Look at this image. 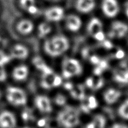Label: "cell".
I'll return each instance as SVG.
<instances>
[{"label": "cell", "mask_w": 128, "mask_h": 128, "mask_svg": "<svg viewBox=\"0 0 128 128\" xmlns=\"http://www.w3.org/2000/svg\"><path fill=\"white\" fill-rule=\"evenodd\" d=\"M86 128H94L93 124H92V122H90V124H88L87 125V127H86Z\"/></svg>", "instance_id": "cell-41"}, {"label": "cell", "mask_w": 128, "mask_h": 128, "mask_svg": "<svg viewBox=\"0 0 128 128\" xmlns=\"http://www.w3.org/2000/svg\"><path fill=\"white\" fill-rule=\"evenodd\" d=\"M54 57L60 56L66 52L69 48L70 44L68 40L62 36H57L50 39Z\"/></svg>", "instance_id": "cell-4"}, {"label": "cell", "mask_w": 128, "mask_h": 128, "mask_svg": "<svg viewBox=\"0 0 128 128\" xmlns=\"http://www.w3.org/2000/svg\"><path fill=\"white\" fill-rule=\"evenodd\" d=\"M54 102L59 106H63L66 102V98L62 94H57L54 99Z\"/></svg>", "instance_id": "cell-25"}, {"label": "cell", "mask_w": 128, "mask_h": 128, "mask_svg": "<svg viewBox=\"0 0 128 128\" xmlns=\"http://www.w3.org/2000/svg\"><path fill=\"white\" fill-rule=\"evenodd\" d=\"M71 94L74 98L78 99V100L83 101L85 98L83 86H82L81 85H79L76 88H73V89L71 90Z\"/></svg>", "instance_id": "cell-20"}, {"label": "cell", "mask_w": 128, "mask_h": 128, "mask_svg": "<svg viewBox=\"0 0 128 128\" xmlns=\"http://www.w3.org/2000/svg\"><path fill=\"white\" fill-rule=\"evenodd\" d=\"M115 81L121 84L128 83V68L122 67L116 71L114 76Z\"/></svg>", "instance_id": "cell-16"}, {"label": "cell", "mask_w": 128, "mask_h": 128, "mask_svg": "<svg viewBox=\"0 0 128 128\" xmlns=\"http://www.w3.org/2000/svg\"><path fill=\"white\" fill-rule=\"evenodd\" d=\"M128 32V26L126 24L120 21H115L112 24L111 31L110 33L111 37L121 38L124 37Z\"/></svg>", "instance_id": "cell-7"}, {"label": "cell", "mask_w": 128, "mask_h": 128, "mask_svg": "<svg viewBox=\"0 0 128 128\" xmlns=\"http://www.w3.org/2000/svg\"><path fill=\"white\" fill-rule=\"evenodd\" d=\"M27 11H28V12H30L31 14H35L38 12V9L36 7V6L34 5V6H31L30 8H29L28 10Z\"/></svg>", "instance_id": "cell-37"}, {"label": "cell", "mask_w": 128, "mask_h": 128, "mask_svg": "<svg viewBox=\"0 0 128 128\" xmlns=\"http://www.w3.org/2000/svg\"><path fill=\"white\" fill-rule=\"evenodd\" d=\"M98 105V104L96 98L94 96H90L88 99V106L89 109L91 110L96 108Z\"/></svg>", "instance_id": "cell-26"}, {"label": "cell", "mask_w": 128, "mask_h": 128, "mask_svg": "<svg viewBox=\"0 0 128 128\" xmlns=\"http://www.w3.org/2000/svg\"><path fill=\"white\" fill-rule=\"evenodd\" d=\"M54 73L50 74H42V80H41V85L43 88L49 90L53 87V81L54 77Z\"/></svg>", "instance_id": "cell-18"}, {"label": "cell", "mask_w": 128, "mask_h": 128, "mask_svg": "<svg viewBox=\"0 0 128 128\" xmlns=\"http://www.w3.org/2000/svg\"><path fill=\"white\" fill-rule=\"evenodd\" d=\"M50 1H60V0H50Z\"/></svg>", "instance_id": "cell-43"}, {"label": "cell", "mask_w": 128, "mask_h": 128, "mask_svg": "<svg viewBox=\"0 0 128 128\" xmlns=\"http://www.w3.org/2000/svg\"><path fill=\"white\" fill-rule=\"evenodd\" d=\"M20 4L24 9L28 10L29 8L35 5V0H20Z\"/></svg>", "instance_id": "cell-24"}, {"label": "cell", "mask_w": 128, "mask_h": 128, "mask_svg": "<svg viewBox=\"0 0 128 128\" xmlns=\"http://www.w3.org/2000/svg\"><path fill=\"white\" fill-rule=\"evenodd\" d=\"M82 69L78 60L72 58H66L62 64V76L69 79L74 76H79L82 73Z\"/></svg>", "instance_id": "cell-2"}, {"label": "cell", "mask_w": 128, "mask_h": 128, "mask_svg": "<svg viewBox=\"0 0 128 128\" xmlns=\"http://www.w3.org/2000/svg\"><path fill=\"white\" fill-rule=\"evenodd\" d=\"M62 83V79L58 75H54L53 81V87H58L60 86Z\"/></svg>", "instance_id": "cell-28"}, {"label": "cell", "mask_w": 128, "mask_h": 128, "mask_svg": "<svg viewBox=\"0 0 128 128\" xmlns=\"http://www.w3.org/2000/svg\"><path fill=\"white\" fill-rule=\"evenodd\" d=\"M64 87L65 89H66L67 90H72L73 89V85H72V83L71 82H66V83L64 84Z\"/></svg>", "instance_id": "cell-38"}, {"label": "cell", "mask_w": 128, "mask_h": 128, "mask_svg": "<svg viewBox=\"0 0 128 128\" xmlns=\"http://www.w3.org/2000/svg\"><path fill=\"white\" fill-rule=\"evenodd\" d=\"M28 128V127H25V128Z\"/></svg>", "instance_id": "cell-44"}, {"label": "cell", "mask_w": 128, "mask_h": 128, "mask_svg": "<svg viewBox=\"0 0 128 128\" xmlns=\"http://www.w3.org/2000/svg\"><path fill=\"white\" fill-rule=\"evenodd\" d=\"M16 119L10 111H4L0 113V128H15Z\"/></svg>", "instance_id": "cell-6"}, {"label": "cell", "mask_w": 128, "mask_h": 128, "mask_svg": "<svg viewBox=\"0 0 128 128\" xmlns=\"http://www.w3.org/2000/svg\"><path fill=\"white\" fill-rule=\"evenodd\" d=\"M86 84L90 88H92L94 84V81L93 79L90 78H88L86 81Z\"/></svg>", "instance_id": "cell-34"}, {"label": "cell", "mask_w": 128, "mask_h": 128, "mask_svg": "<svg viewBox=\"0 0 128 128\" xmlns=\"http://www.w3.org/2000/svg\"><path fill=\"white\" fill-rule=\"evenodd\" d=\"M97 66H100V67L104 71V70H105L106 69H107L108 62H106V61H104V60H100V62H99V64Z\"/></svg>", "instance_id": "cell-31"}, {"label": "cell", "mask_w": 128, "mask_h": 128, "mask_svg": "<svg viewBox=\"0 0 128 128\" xmlns=\"http://www.w3.org/2000/svg\"><path fill=\"white\" fill-rule=\"evenodd\" d=\"M81 110L84 111L86 113H88V112H90V110L89 109L88 106V104H82L81 105Z\"/></svg>", "instance_id": "cell-40"}, {"label": "cell", "mask_w": 128, "mask_h": 128, "mask_svg": "<svg viewBox=\"0 0 128 128\" xmlns=\"http://www.w3.org/2000/svg\"><path fill=\"white\" fill-rule=\"evenodd\" d=\"M94 37L96 39V40L100 41H103L105 40V35L104 34V32L102 31H100L98 33H96V34L94 35Z\"/></svg>", "instance_id": "cell-30"}, {"label": "cell", "mask_w": 128, "mask_h": 128, "mask_svg": "<svg viewBox=\"0 0 128 128\" xmlns=\"http://www.w3.org/2000/svg\"><path fill=\"white\" fill-rule=\"evenodd\" d=\"M28 50L24 46L21 44H16L13 46L11 51V56L13 58L24 60L28 56Z\"/></svg>", "instance_id": "cell-12"}, {"label": "cell", "mask_w": 128, "mask_h": 128, "mask_svg": "<svg viewBox=\"0 0 128 128\" xmlns=\"http://www.w3.org/2000/svg\"><path fill=\"white\" fill-rule=\"evenodd\" d=\"M7 78L6 71L3 68V66H0V82H2L6 80Z\"/></svg>", "instance_id": "cell-29"}, {"label": "cell", "mask_w": 128, "mask_h": 128, "mask_svg": "<svg viewBox=\"0 0 128 128\" xmlns=\"http://www.w3.org/2000/svg\"><path fill=\"white\" fill-rule=\"evenodd\" d=\"M103 46H104L106 49H108V50H110V49L112 48L113 45L111 43V41L104 40L103 41Z\"/></svg>", "instance_id": "cell-33"}, {"label": "cell", "mask_w": 128, "mask_h": 128, "mask_svg": "<svg viewBox=\"0 0 128 128\" xmlns=\"http://www.w3.org/2000/svg\"><path fill=\"white\" fill-rule=\"evenodd\" d=\"M39 30V36L40 37L42 38L44 37L45 36L50 33L51 31V27L48 24L44 23H41L38 27Z\"/></svg>", "instance_id": "cell-22"}, {"label": "cell", "mask_w": 128, "mask_h": 128, "mask_svg": "<svg viewBox=\"0 0 128 128\" xmlns=\"http://www.w3.org/2000/svg\"><path fill=\"white\" fill-rule=\"evenodd\" d=\"M104 85V80L102 78H100L99 80H98L97 82H96L94 83V84H93V87H92V89L94 90H97L98 89L101 88L102 86Z\"/></svg>", "instance_id": "cell-27"}, {"label": "cell", "mask_w": 128, "mask_h": 128, "mask_svg": "<svg viewBox=\"0 0 128 128\" xmlns=\"http://www.w3.org/2000/svg\"><path fill=\"white\" fill-rule=\"evenodd\" d=\"M36 108L44 113H49L52 111V106L51 101L45 96H38L34 100Z\"/></svg>", "instance_id": "cell-8"}, {"label": "cell", "mask_w": 128, "mask_h": 128, "mask_svg": "<svg viewBox=\"0 0 128 128\" xmlns=\"http://www.w3.org/2000/svg\"><path fill=\"white\" fill-rule=\"evenodd\" d=\"M6 98L13 106H22L27 102V97L24 91L16 87H9L6 91Z\"/></svg>", "instance_id": "cell-3"}, {"label": "cell", "mask_w": 128, "mask_h": 128, "mask_svg": "<svg viewBox=\"0 0 128 128\" xmlns=\"http://www.w3.org/2000/svg\"><path fill=\"white\" fill-rule=\"evenodd\" d=\"M102 11L109 18L115 17L119 12V5L116 0H103Z\"/></svg>", "instance_id": "cell-5"}, {"label": "cell", "mask_w": 128, "mask_h": 128, "mask_svg": "<svg viewBox=\"0 0 128 128\" xmlns=\"http://www.w3.org/2000/svg\"><path fill=\"white\" fill-rule=\"evenodd\" d=\"M57 122L62 128H74L80 122L78 111L74 108L66 106L58 114Z\"/></svg>", "instance_id": "cell-1"}, {"label": "cell", "mask_w": 128, "mask_h": 128, "mask_svg": "<svg viewBox=\"0 0 128 128\" xmlns=\"http://www.w3.org/2000/svg\"><path fill=\"white\" fill-rule=\"evenodd\" d=\"M94 0H77L76 8L78 11L83 13L90 12L94 8Z\"/></svg>", "instance_id": "cell-10"}, {"label": "cell", "mask_w": 128, "mask_h": 128, "mask_svg": "<svg viewBox=\"0 0 128 128\" xmlns=\"http://www.w3.org/2000/svg\"><path fill=\"white\" fill-rule=\"evenodd\" d=\"M90 61L91 62V63H92L93 64L98 65L100 62V60L98 56H91V58H90Z\"/></svg>", "instance_id": "cell-32"}, {"label": "cell", "mask_w": 128, "mask_h": 128, "mask_svg": "<svg viewBox=\"0 0 128 128\" xmlns=\"http://www.w3.org/2000/svg\"><path fill=\"white\" fill-rule=\"evenodd\" d=\"M126 13L128 18V2H127V4H126Z\"/></svg>", "instance_id": "cell-42"}, {"label": "cell", "mask_w": 128, "mask_h": 128, "mask_svg": "<svg viewBox=\"0 0 128 128\" xmlns=\"http://www.w3.org/2000/svg\"><path fill=\"white\" fill-rule=\"evenodd\" d=\"M111 128H128V127L122 124H114L111 126Z\"/></svg>", "instance_id": "cell-39"}, {"label": "cell", "mask_w": 128, "mask_h": 128, "mask_svg": "<svg viewBox=\"0 0 128 128\" xmlns=\"http://www.w3.org/2000/svg\"><path fill=\"white\" fill-rule=\"evenodd\" d=\"M102 71H103V70H102L100 66H97L96 68H95L94 70V73L96 75H97V76H100V75L101 74Z\"/></svg>", "instance_id": "cell-35"}, {"label": "cell", "mask_w": 128, "mask_h": 128, "mask_svg": "<svg viewBox=\"0 0 128 128\" xmlns=\"http://www.w3.org/2000/svg\"><path fill=\"white\" fill-rule=\"evenodd\" d=\"M28 68L25 65H21L15 68L12 72V77L16 81H24L28 76Z\"/></svg>", "instance_id": "cell-14"}, {"label": "cell", "mask_w": 128, "mask_h": 128, "mask_svg": "<svg viewBox=\"0 0 128 128\" xmlns=\"http://www.w3.org/2000/svg\"><path fill=\"white\" fill-rule=\"evenodd\" d=\"M94 128H105L106 124V120L102 115L97 114L94 117L92 121Z\"/></svg>", "instance_id": "cell-19"}, {"label": "cell", "mask_w": 128, "mask_h": 128, "mask_svg": "<svg viewBox=\"0 0 128 128\" xmlns=\"http://www.w3.org/2000/svg\"><path fill=\"white\" fill-rule=\"evenodd\" d=\"M124 52L122 50H120L119 51H117L116 54V57L118 59H121L122 58H124Z\"/></svg>", "instance_id": "cell-36"}, {"label": "cell", "mask_w": 128, "mask_h": 128, "mask_svg": "<svg viewBox=\"0 0 128 128\" xmlns=\"http://www.w3.org/2000/svg\"><path fill=\"white\" fill-rule=\"evenodd\" d=\"M32 63H33V64L34 65L36 68L38 69L39 70H41V71L46 65L45 62H44L43 60L40 57H38V56L34 58L33 60H32Z\"/></svg>", "instance_id": "cell-23"}, {"label": "cell", "mask_w": 128, "mask_h": 128, "mask_svg": "<svg viewBox=\"0 0 128 128\" xmlns=\"http://www.w3.org/2000/svg\"><path fill=\"white\" fill-rule=\"evenodd\" d=\"M66 27L70 31L76 32L80 29L82 25L81 20L78 16L75 15H70L66 20Z\"/></svg>", "instance_id": "cell-11"}, {"label": "cell", "mask_w": 128, "mask_h": 128, "mask_svg": "<svg viewBox=\"0 0 128 128\" xmlns=\"http://www.w3.org/2000/svg\"><path fill=\"white\" fill-rule=\"evenodd\" d=\"M102 25L100 20L98 18H92L90 21L88 26V31L89 33L92 36H94L100 31H102Z\"/></svg>", "instance_id": "cell-17"}, {"label": "cell", "mask_w": 128, "mask_h": 128, "mask_svg": "<svg viewBox=\"0 0 128 128\" xmlns=\"http://www.w3.org/2000/svg\"><path fill=\"white\" fill-rule=\"evenodd\" d=\"M118 114L121 118L128 120V99L125 100L118 108Z\"/></svg>", "instance_id": "cell-21"}, {"label": "cell", "mask_w": 128, "mask_h": 128, "mask_svg": "<svg viewBox=\"0 0 128 128\" xmlns=\"http://www.w3.org/2000/svg\"><path fill=\"white\" fill-rule=\"evenodd\" d=\"M17 30L22 34H28L33 30L34 24L30 20H22L17 24Z\"/></svg>", "instance_id": "cell-15"}, {"label": "cell", "mask_w": 128, "mask_h": 128, "mask_svg": "<svg viewBox=\"0 0 128 128\" xmlns=\"http://www.w3.org/2000/svg\"><path fill=\"white\" fill-rule=\"evenodd\" d=\"M121 96V92L113 88L108 89L104 94V99L106 103L111 104L116 102Z\"/></svg>", "instance_id": "cell-13"}, {"label": "cell", "mask_w": 128, "mask_h": 128, "mask_svg": "<svg viewBox=\"0 0 128 128\" xmlns=\"http://www.w3.org/2000/svg\"><path fill=\"white\" fill-rule=\"evenodd\" d=\"M0 98H1V92H0Z\"/></svg>", "instance_id": "cell-45"}, {"label": "cell", "mask_w": 128, "mask_h": 128, "mask_svg": "<svg viewBox=\"0 0 128 128\" xmlns=\"http://www.w3.org/2000/svg\"><path fill=\"white\" fill-rule=\"evenodd\" d=\"M44 16L50 21H60L64 16V10L62 8L54 6L46 10Z\"/></svg>", "instance_id": "cell-9"}]
</instances>
